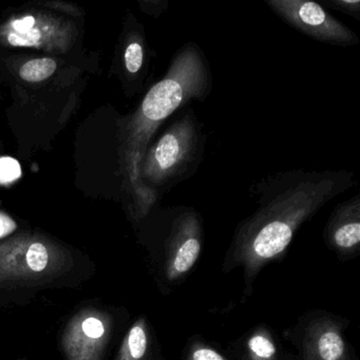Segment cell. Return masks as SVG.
<instances>
[{
	"instance_id": "10",
	"label": "cell",
	"mask_w": 360,
	"mask_h": 360,
	"mask_svg": "<svg viewBox=\"0 0 360 360\" xmlns=\"http://www.w3.org/2000/svg\"><path fill=\"white\" fill-rule=\"evenodd\" d=\"M150 53L144 29L141 25L134 24V28L126 37L122 60L126 79L136 89L148 75Z\"/></svg>"
},
{
	"instance_id": "17",
	"label": "cell",
	"mask_w": 360,
	"mask_h": 360,
	"mask_svg": "<svg viewBox=\"0 0 360 360\" xmlns=\"http://www.w3.org/2000/svg\"><path fill=\"white\" fill-rule=\"evenodd\" d=\"M140 6L143 12L158 18L167 11L169 3L168 0H145V1H141Z\"/></svg>"
},
{
	"instance_id": "15",
	"label": "cell",
	"mask_w": 360,
	"mask_h": 360,
	"mask_svg": "<svg viewBox=\"0 0 360 360\" xmlns=\"http://www.w3.org/2000/svg\"><path fill=\"white\" fill-rule=\"evenodd\" d=\"M321 6L341 12L358 22L360 20L359 0H323Z\"/></svg>"
},
{
	"instance_id": "9",
	"label": "cell",
	"mask_w": 360,
	"mask_h": 360,
	"mask_svg": "<svg viewBox=\"0 0 360 360\" xmlns=\"http://www.w3.org/2000/svg\"><path fill=\"white\" fill-rule=\"evenodd\" d=\"M326 243L340 254H352L360 245V195L339 203L324 229Z\"/></svg>"
},
{
	"instance_id": "2",
	"label": "cell",
	"mask_w": 360,
	"mask_h": 360,
	"mask_svg": "<svg viewBox=\"0 0 360 360\" xmlns=\"http://www.w3.org/2000/svg\"><path fill=\"white\" fill-rule=\"evenodd\" d=\"M212 91L210 62L197 43L188 41L176 50L165 75L149 88L136 110L124 120L120 163L124 191L134 220H142L158 206L140 179L143 157L158 130L191 102H205Z\"/></svg>"
},
{
	"instance_id": "18",
	"label": "cell",
	"mask_w": 360,
	"mask_h": 360,
	"mask_svg": "<svg viewBox=\"0 0 360 360\" xmlns=\"http://www.w3.org/2000/svg\"><path fill=\"white\" fill-rule=\"evenodd\" d=\"M187 360H226V358L210 347L199 345L189 353Z\"/></svg>"
},
{
	"instance_id": "14",
	"label": "cell",
	"mask_w": 360,
	"mask_h": 360,
	"mask_svg": "<svg viewBox=\"0 0 360 360\" xmlns=\"http://www.w3.org/2000/svg\"><path fill=\"white\" fill-rule=\"evenodd\" d=\"M248 351L252 360H275L277 349L269 335L256 333L248 340Z\"/></svg>"
},
{
	"instance_id": "16",
	"label": "cell",
	"mask_w": 360,
	"mask_h": 360,
	"mask_svg": "<svg viewBox=\"0 0 360 360\" xmlns=\"http://www.w3.org/2000/svg\"><path fill=\"white\" fill-rule=\"evenodd\" d=\"M22 174L20 165L12 158H0V184L8 185L15 182Z\"/></svg>"
},
{
	"instance_id": "11",
	"label": "cell",
	"mask_w": 360,
	"mask_h": 360,
	"mask_svg": "<svg viewBox=\"0 0 360 360\" xmlns=\"http://www.w3.org/2000/svg\"><path fill=\"white\" fill-rule=\"evenodd\" d=\"M347 345L340 330L330 322H319L309 332L307 360H345Z\"/></svg>"
},
{
	"instance_id": "19",
	"label": "cell",
	"mask_w": 360,
	"mask_h": 360,
	"mask_svg": "<svg viewBox=\"0 0 360 360\" xmlns=\"http://www.w3.org/2000/svg\"><path fill=\"white\" fill-rule=\"evenodd\" d=\"M18 229V225L14 222L13 219L10 218L8 214L0 212V239L7 237L10 233H13Z\"/></svg>"
},
{
	"instance_id": "3",
	"label": "cell",
	"mask_w": 360,
	"mask_h": 360,
	"mask_svg": "<svg viewBox=\"0 0 360 360\" xmlns=\"http://www.w3.org/2000/svg\"><path fill=\"white\" fill-rule=\"evenodd\" d=\"M172 123L147 148L140 179L155 203L180 183L193 178L205 155L207 134L191 107L179 110Z\"/></svg>"
},
{
	"instance_id": "4",
	"label": "cell",
	"mask_w": 360,
	"mask_h": 360,
	"mask_svg": "<svg viewBox=\"0 0 360 360\" xmlns=\"http://www.w3.org/2000/svg\"><path fill=\"white\" fill-rule=\"evenodd\" d=\"M70 262V255L58 242L41 233H20L0 242V285L49 283Z\"/></svg>"
},
{
	"instance_id": "1",
	"label": "cell",
	"mask_w": 360,
	"mask_h": 360,
	"mask_svg": "<svg viewBox=\"0 0 360 360\" xmlns=\"http://www.w3.org/2000/svg\"><path fill=\"white\" fill-rule=\"evenodd\" d=\"M355 184L345 169H290L259 181L250 187L258 208L236 229L227 266H242L252 284L266 263L283 256L303 223Z\"/></svg>"
},
{
	"instance_id": "8",
	"label": "cell",
	"mask_w": 360,
	"mask_h": 360,
	"mask_svg": "<svg viewBox=\"0 0 360 360\" xmlns=\"http://www.w3.org/2000/svg\"><path fill=\"white\" fill-rule=\"evenodd\" d=\"M111 333V319L96 309H84L71 319L63 336L67 360H101Z\"/></svg>"
},
{
	"instance_id": "13",
	"label": "cell",
	"mask_w": 360,
	"mask_h": 360,
	"mask_svg": "<svg viewBox=\"0 0 360 360\" xmlns=\"http://www.w3.org/2000/svg\"><path fill=\"white\" fill-rule=\"evenodd\" d=\"M56 68L58 64L52 58H35L20 67V77L28 83H39L49 79L56 72Z\"/></svg>"
},
{
	"instance_id": "5",
	"label": "cell",
	"mask_w": 360,
	"mask_h": 360,
	"mask_svg": "<svg viewBox=\"0 0 360 360\" xmlns=\"http://www.w3.org/2000/svg\"><path fill=\"white\" fill-rule=\"evenodd\" d=\"M165 233L166 277L176 281L186 275L199 259L203 243L201 214L191 206L153 207Z\"/></svg>"
},
{
	"instance_id": "7",
	"label": "cell",
	"mask_w": 360,
	"mask_h": 360,
	"mask_svg": "<svg viewBox=\"0 0 360 360\" xmlns=\"http://www.w3.org/2000/svg\"><path fill=\"white\" fill-rule=\"evenodd\" d=\"M267 7L290 28L318 43L338 47L360 44L349 27L335 18L320 4L309 0H266Z\"/></svg>"
},
{
	"instance_id": "6",
	"label": "cell",
	"mask_w": 360,
	"mask_h": 360,
	"mask_svg": "<svg viewBox=\"0 0 360 360\" xmlns=\"http://www.w3.org/2000/svg\"><path fill=\"white\" fill-rule=\"evenodd\" d=\"M77 37L75 22L41 11L28 12L0 25V45L67 53Z\"/></svg>"
},
{
	"instance_id": "12",
	"label": "cell",
	"mask_w": 360,
	"mask_h": 360,
	"mask_svg": "<svg viewBox=\"0 0 360 360\" xmlns=\"http://www.w3.org/2000/svg\"><path fill=\"white\" fill-rule=\"evenodd\" d=\"M117 360H149L148 326L143 318L126 335Z\"/></svg>"
}]
</instances>
